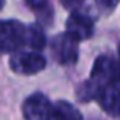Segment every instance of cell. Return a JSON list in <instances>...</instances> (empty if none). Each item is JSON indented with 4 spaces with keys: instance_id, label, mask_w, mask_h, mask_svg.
Instances as JSON below:
<instances>
[{
    "instance_id": "obj_1",
    "label": "cell",
    "mask_w": 120,
    "mask_h": 120,
    "mask_svg": "<svg viewBox=\"0 0 120 120\" xmlns=\"http://www.w3.org/2000/svg\"><path fill=\"white\" fill-rule=\"evenodd\" d=\"M26 28L17 20H0V53H15L25 43Z\"/></svg>"
},
{
    "instance_id": "obj_2",
    "label": "cell",
    "mask_w": 120,
    "mask_h": 120,
    "mask_svg": "<svg viewBox=\"0 0 120 120\" xmlns=\"http://www.w3.org/2000/svg\"><path fill=\"white\" fill-rule=\"evenodd\" d=\"M10 68L18 74H38L46 68V59L40 53H13L10 58Z\"/></svg>"
},
{
    "instance_id": "obj_3",
    "label": "cell",
    "mask_w": 120,
    "mask_h": 120,
    "mask_svg": "<svg viewBox=\"0 0 120 120\" xmlns=\"http://www.w3.org/2000/svg\"><path fill=\"white\" fill-rule=\"evenodd\" d=\"M77 40H74L71 35L63 33L58 35L53 40V54L56 58L58 63L68 66V64H74L77 61L79 56V48H77Z\"/></svg>"
},
{
    "instance_id": "obj_4",
    "label": "cell",
    "mask_w": 120,
    "mask_h": 120,
    "mask_svg": "<svg viewBox=\"0 0 120 120\" xmlns=\"http://www.w3.org/2000/svg\"><path fill=\"white\" fill-rule=\"evenodd\" d=\"M49 110H51V102L45 94H40V92L26 97L22 107L25 120H48Z\"/></svg>"
},
{
    "instance_id": "obj_5",
    "label": "cell",
    "mask_w": 120,
    "mask_h": 120,
    "mask_svg": "<svg viewBox=\"0 0 120 120\" xmlns=\"http://www.w3.org/2000/svg\"><path fill=\"white\" fill-rule=\"evenodd\" d=\"M66 33L71 35L74 40L77 41H84L89 40L94 35V22L90 17L79 13L77 10L72 12L66 22Z\"/></svg>"
},
{
    "instance_id": "obj_6",
    "label": "cell",
    "mask_w": 120,
    "mask_h": 120,
    "mask_svg": "<svg viewBox=\"0 0 120 120\" xmlns=\"http://www.w3.org/2000/svg\"><path fill=\"white\" fill-rule=\"evenodd\" d=\"M95 99L107 113H112V115L117 113L120 110V84L109 82V84L102 86L97 90Z\"/></svg>"
},
{
    "instance_id": "obj_7",
    "label": "cell",
    "mask_w": 120,
    "mask_h": 120,
    "mask_svg": "<svg viewBox=\"0 0 120 120\" xmlns=\"http://www.w3.org/2000/svg\"><path fill=\"white\" fill-rule=\"evenodd\" d=\"M48 120H82V115L72 104L66 100H58L56 104H51Z\"/></svg>"
},
{
    "instance_id": "obj_8",
    "label": "cell",
    "mask_w": 120,
    "mask_h": 120,
    "mask_svg": "<svg viewBox=\"0 0 120 120\" xmlns=\"http://www.w3.org/2000/svg\"><path fill=\"white\" fill-rule=\"evenodd\" d=\"M25 41L35 49V51H41L45 46H46V36H45V31L40 25L33 23L26 28V33H25Z\"/></svg>"
},
{
    "instance_id": "obj_9",
    "label": "cell",
    "mask_w": 120,
    "mask_h": 120,
    "mask_svg": "<svg viewBox=\"0 0 120 120\" xmlns=\"http://www.w3.org/2000/svg\"><path fill=\"white\" fill-rule=\"evenodd\" d=\"M120 0H95L97 7L102 10V12H112L117 5H118Z\"/></svg>"
},
{
    "instance_id": "obj_10",
    "label": "cell",
    "mask_w": 120,
    "mask_h": 120,
    "mask_svg": "<svg viewBox=\"0 0 120 120\" xmlns=\"http://www.w3.org/2000/svg\"><path fill=\"white\" fill-rule=\"evenodd\" d=\"M59 2H61V5H63L66 10L76 12V10H79V8L82 7L84 0H59Z\"/></svg>"
},
{
    "instance_id": "obj_11",
    "label": "cell",
    "mask_w": 120,
    "mask_h": 120,
    "mask_svg": "<svg viewBox=\"0 0 120 120\" xmlns=\"http://www.w3.org/2000/svg\"><path fill=\"white\" fill-rule=\"evenodd\" d=\"M26 4H28L31 8H35V10H41V8L46 7L48 0H26Z\"/></svg>"
},
{
    "instance_id": "obj_12",
    "label": "cell",
    "mask_w": 120,
    "mask_h": 120,
    "mask_svg": "<svg viewBox=\"0 0 120 120\" xmlns=\"http://www.w3.org/2000/svg\"><path fill=\"white\" fill-rule=\"evenodd\" d=\"M4 5H5V0H0V10L4 8Z\"/></svg>"
},
{
    "instance_id": "obj_13",
    "label": "cell",
    "mask_w": 120,
    "mask_h": 120,
    "mask_svg": "<svg viewBox=\"0 0 120 120\" xmlns=\"http://www.w3.org/2000/svg\"><path fill=\"white\" fill-rule=\"evenodd\" d=\"M118 58H120V45H118Z\"/></svg>"
}]
</instances>
